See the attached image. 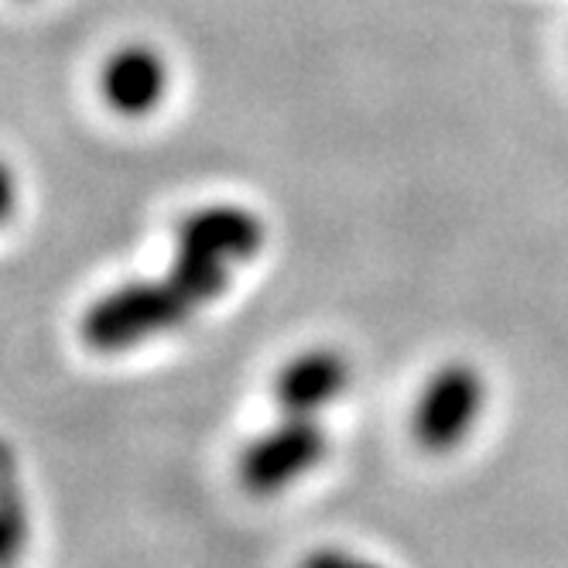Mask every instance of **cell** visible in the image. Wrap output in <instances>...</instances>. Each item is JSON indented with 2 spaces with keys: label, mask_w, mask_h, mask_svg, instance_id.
I'll list each match as a JSON object with an SVG mask.
<instances>
[{
  "label": "cell",
  "mask_w": 568,
  "mask_h": 568,
  "mask_svg": "<svg viewBox=\"0 0 568 568\" xmlns=\"http://www.w3.org/2000/svg\"><path fill=\"white\" fill-rule=\"evenodd\" d=\"M195 312V305L175 288L169 277L161 281H128L97 298L83 315V339L97 353H124L154 336L179 329Z\"/></svg>",
  "instance_id": "obj_1"
},
{
  "label": "cell",
  "mask_w": 568,
  "mask_h": 568,
  "mask_svg": "<svg viewBox=\"0 0 568 568\" xmlns=\"http://www.w3.org/2000/svg\"><path fill=\"white\" fill-rule=\"evenodd\" d=\"M329 449V438L315 418L288 415L271 432L257 435L236 459L240 486L254 497H271L315 469Z\"/></svg>",
  "instance_id": "obj_2"
},
{
  "label": "cell",
  "mask_w": 568,
  "mask_h": 568,
  "mask_svg": "<svg viewBox=\"0 0 568 568\" xmlns=\"http://www.w3.org/2000/svg\"><path fill=\"white\" fill-rule=\"evenodd\" d=\"M483 412V377L469 363H445L418 394L412 432L425 453H449L469 438Z\"/></svg>",
  "instance_id": "obj_3"
},
{
  "label": "cell",
  "mask_w": 568,
  "mask_h": 568,
  "mask_svg": "<svg viewBox=\"0 0 568 568\" xmlns=\"http://www.w3.org/2000/svg\"><path fill=\"white\" fill-rule=\"evenodd\" d=\"M264 247V223L233 202H213V206L192 210L175 230V251L216 261L223 267H240L257 257Z\"/></svg>",
  "instance_id": "obj_4"
},
{
  "label": "cell",
  "mask_w": 568,
  "mask_h": 568,
  "mask_svg": "<svg viewBox=\"0 0 568 568\" xmlns=\"http://www.w3.org/2000/svg\"><path fill=\"white\" fill-rule=\"evenodd\" d=\"M169 93V62L151 45L116 49L100 69V97L120 116H148Z\"/></svg>",
  "instance_id": "obj_5"
},
{
  "label": "cell",
  "mask_w": 568,
  "mask_h": 568,
  "mask_svg": "<svg viewBox=\"0 0 568 568\" xmlns=\"http://www.w3.org/2000/svg\"><path fill=\"white\" fill-rule=\"evenodd\" d=\"M349 387V363L336 349H305L274 377V400L284 415L315 418Z\"/></svg>",
  "instance_id": "obj_6"
},
{
  "label": "cell",
  "mask_w": 568,
  "mask_h": 568,
  "mask_svg": "<svg viewBox=\"0 0 568 568\" xmlns=\"http://www.w3.org/2000/svg\"><path fill=\"white\" fill-rule=\"evenodd\" d=\"M28 548V500L21 490L18 456L0 438V568H18Z\"/></svg>",
  "instance_id": "obj_7"
},
{
  "label": "cell",
  "mask_w": 568,
  "mask_h": 568,
  "mask_svg": "<svg viewBox=\"0 0 568 568\" xmlns=\"http://www.w3.org/2000/svg\"><path fill=\"white\" fill-rule=\"evenodd\" d=\"M230 267L216 264V261H206V257H195V254H185V251H175V261L169 267V281L175 288L199 308L213 298H220L230 284Z\"/></svg>",
  "instance_id": "obj_8"
},
{
  "label": "cell",
  "mask_w": 568,
  "mask_h": 568,
  "mask_svg": "<svg viewBox=\"0 0 568 568\" xmlns=\"http://www.w3.org/2000/svg\"><path fill=\"white\" fill-rule=\"evenodd\" d=\"M298 568H384V565H374V561H367V558L346 555V551H339V548H318V551L305 555Z\"/></svg>",
  "instance_id": "obj_9"
},
{
  "label": "cell",
  "mask_w": 568,
  "mask_h": 568,
  "mask_svg": "<svg viewBox=\"0 0 568 568\" xmlns=\"http://www.w3.org/2000/svg\"><path fill=\"white\" fill-rule=\"evenodd\" d=\"M14 206H18V182H14V172L0 161V226L11 220Z\"/></svg>",
  "instance_id": "obj_10"
}]
</instances>
